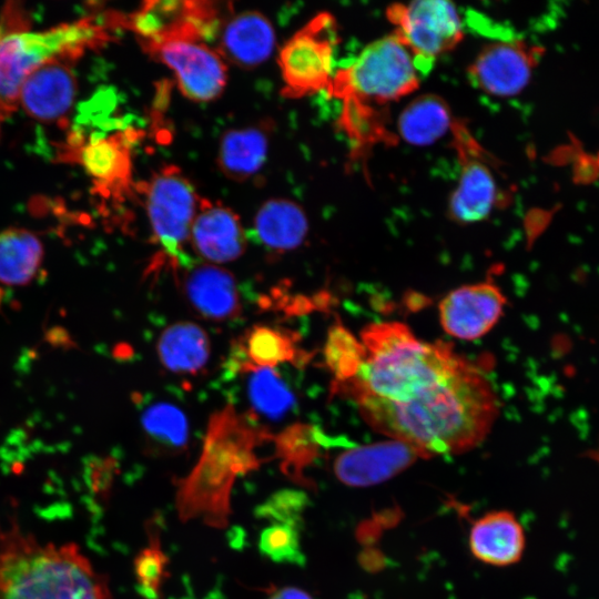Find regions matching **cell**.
I'll use <instances>...</instances> for the list:
<instances>
[{
    "label": "cell",
    "mask_w": 599,
    "mask_h": 599,
    "mask_svg": "<svg viewBox=\"0 0 599 599\" xmlns=\"http://www.w3.org/2000/svg\"><path fill=\"white\" fill-rule=\"evenodd\" d=\"M450 131L460 174L449 200L448 213L455 222L463 224L484 221L495 207L506 203V193L494 172L495 159L463 121L455 120Z\"/></svg>",
    "instance_id": "cell-9"
},
{
    "label": "cell",
    "mask_w": 599,
    "mask_h": 599,
    "mask_svg": "<svg viewBox=\"0 0 599 599\" xmlns=\"http://www.w3.org/2000/svg\"><path fill=\"white\" fill-rule=\"evenodd\" d=\"M6 115L0 111V134H1V125L4 120Z\"/></svg>",
    "instance_id": "cell-37"
},
{
    "label": "cell",
    "mask_w": 599,
    "mask_h": 599,
    "mask_svg": "<svg viewBox=\"0 0 599 599\" xmlns=\"http://www.w3.org/2000/svg\"><path fill=\"white\" fill-rule=\"evenodd\" d=\"M342 102L343 108L337 123L353 143L355 151L364 153V150L377 143L395 142V136L386 128L382 111L353 101Z\"/></svg>",
    "instance_id": "cell-32"
},
{
    "label": "cell",
    "mask_w": 599,
    "mask_h": 599,
    "mask_svg": "<svg viewBox=\"0 0 599 599\" xmlns=\"http://www.w3.org/2000/svg\"><path fill=\"white\" fill-rule=\"evenodd\" d=\"M114 29L106 12L44 31H31L14 9L0 20V111L18 108L20 87L35 68L51 61H77L88 50L106 44Z\"/></svg>",
    "instance_id": "cell-5"
},
{
    "label": "cell",
    "mask_w": 599,
    "mask_h": 599,
    "mask_svg": "<svg viewBox=\"0 0 599 599\" xmlns=\"http://www.w3.org/2000/svg\"><path fill=\"white\" fill-rule=\"evenodd\" d=\"M525 546V530L508 510L490 511L478 518L470 528L473 556L490 566L506 567L518 562Z\"/></svg>",
    "instance_id": "cell-21"
},
{
    "label": "cell",
    "mask_w": 599,
    "mask_h": 599,
    "mask_svg": "<svg viewBox=\"0 0 599 599\" xmlns=\"http://www.w3.org/2000/svg\"><path fill=\"white\" fill-rule=\"evenodd\" d=\"M338 33L335 18L319 12L282 47L277 62L283 79L282 94L298 99L327 91L333 78Z\"/></svg>",
    "instance_id": "cell-8"
},
{
    "label": "cell",
    "mask_w": 599,
    "mask_h": 599,
    "mask_svg": "<svg viewBox=\"0 0 599 599\" xmlns=\"http://www.w3.org/2000/svg\"><path fill=\"white\" fill-rule=\"evenodd\" d=\"M156 352L161 364L171 373L195 376L209 362L211 343L197 324L180 321L169 325L159 336Z\"/></svg>",
    "instance_id": "cell-24"
},
{
    "label": "cell",
    "mask_w": 599,
    "mask_h": 599,
    "mask_svg": "<svg viewBox=\"0 0 599 599\" xmlns=\"http://www.w3.org/2000/svg\"><path fill=\"white\" fill-rule=\"evenodd\" d=\"M376 432L420 450L460 454L480 444L498 413L497 396L480 370L467 359L422 396L402 404L355 399Z\"/></svg>",
    "instance_id": "cell-1"
},
{
    "label": "cell",
    "mask_w": 599,
    "mask_h": 599,
    "mask_svg": "<svg viewBox=\"0 0 599 599\" xmlns=\"http://www.w3.org/2000/svg\"><path fill=\"white\" fill-rule=\"evenodd\" d=\"M418 458L415 447L399 440L353 447L337 456L334 473L349 487H368L393 478Z\"/></svg>",
    "instance_id": "cell-17"
},
{
    "label": "cell",
    "mask_w": 599,
    "mask_h": 599,
    "mask_svg": "<svg viewBox=\"0 0 599 599\" xmlns=\"http://www.w3.org/2000/svg\"><path fill=\"white\" fill-rule=\"evenodd\" d=\"M426 72L397 34L366 45L348 65L334 72L327 94L341 101L383 106L412 94Z\"/></svg>",
    "instance_id": "cell-6"
},
{
    "label": "cell",
    "mask_w": 599,
    "mask_h": 599,
    "mask_svg": "<svg viewBox=\"0 0 599 599\" xmlns=\"http://www.w3.org/2000/svg\"><path fill=\"white\" fill-rule=\"evenodd\" d=\"M153 240L173 268L190 265L184 247L190 240L201 196L177 166L166 165L143 186Z\"/></svg>",
    "instance_id": "cell-7"
},
{
    "label": "cell",
    "mask_w": 599,
    "mask_h": 599,
    "mask_svg": "<svg viewBox=\"0 0 599 599\" xmlns=\"http://www.w3.org/2000/svg\"><path fill=\"white\" fill-rule=\"evenodd\" d=\"M189 243L199 256L212 264L234 261L246 248L238 215L229 206L203 197L191 226Z\"/></svg>",
    "instance_id": "cell-18"
},
{
    "label": "cell",
    "mask_w": 599,
    "mask_h": 599,
    "mask_svg": "<svg viewBox=\"0 0 599 599\" xmlns=\"http://www.w3.org/2000/svg\"><path fill=\"white\" fill-rule=\"evenodd\" d=\"M245 373H248L247 398L257 415L277 420L292 410L295 404L293 392L278 372L257 367Z\"/></svg>",
    "instance_id": "cell-29"
},
{
    "label": "cell",
    "mask_w": 599,
    "mask_h": 599,
    "mask_svg": "<svg viewBox=\"0 0 599 599\" xmlns=\"http://www.w3.org/2000/svg\"><path fill=\"white\" fill-rule=\"evenodd\" d=\"M0 599H112L74 542H42L17 521L0 529Z\"/></svg>",
    "instance_id": "cell-4"
},
{
    "label": "cell",
    "mask_w": 599,
    "mask_h": 599,
    "mask_svg": "<svg viewBox=\"0 0 599 599\" xmlns=\"http://www.w3.org/2000/svg\"><path fill=\"white\" fill-rule=\"evenodd\" d=\"M141 132L126 129L108 136H98L81 145L80 163L105 197L123 199L132 186L131 150Z\"/></svg>",
    "instance_id": "cell-16"
},
{
    "label": "cell",
    "mask_w": 599,
    "mask_h": 599,
    "mask_svg": "<svg viewBox=\"0 0 599 599\" xmlns=\"http://www.w3.org/2000/svg\"><path fill=\"white\" fill-rule=\"evenodd\" d=\"M219 6L212 1H145L130 14L116 12L115 23L132 31L138 41L172 37L204 41L222 23Z\"/></svg>",
    "instance_id": "cell-12"
},
{
    "label": "cell",
    "mask_w": 599,
    "mask_h": 599,
    "mask_svg": "<svg viewBox=\"0 0 599 599\" xmlns=\"http://www.w3.org/2000/svg\"><path fill=\"white\" fill-rule=\"evenodd\" d=\"M77 91L71 62H47L24 78L19 90L18 106L39 122L59 123L70 113Z\"/></svg>",
    "instance_id": "cell-15"
},
{
    "label": "cell",
    "mask_w": 599,
    "mask_h": 599,
    "mask_svg": "<svg viewBox=\"0 0 599 599\" xmlns=\"http://www.w3.org/2000/svg\"><path fill=\"white\" fill-rule=\"evenodd\" d=\"M267 599H315L312 595L297 587L273 588Z\"/></svg>",
    "instance_id": "cell-36"
},
{
    "label": "cell",
    "mask_w": 599,
    "mask_h": 599,
    "mask_svg": "<svg viewBox=\"0 0 599 599\" xmlns=\"http://www.w3.org/2000/svg\"><path fill=\"white\" fill-rule=\"evenodd\" d=\"M506 297L490 282L460 286L439 303L444 331L456 338L473 341L486 335L502 315Z\"/></svg>",
    "instance_id": "cell-14"
},
{
    "label": "cell",
    "mask_w": 599,
    "mask_h": 599,
    "mask_svg": "<svg viewBox=\"0 0 599 599\" xmlns=\"http://www.w3.org/2000/svg\"><path fill=\"white\" fill-rule=\"evenodd\" d=\"M160 520L161 517L155 515L145 522L149 541L133 561L136 590L142 599H162L164 581L169 577V558L161 545Z\"/></svg>",
    "instance_id": "cell-30"
},
{
    "label": "cell",
    "mask_w": 599,
    "mask_h": 599,
    "mask_svg": "<svg viewBox=\"0 0 599 599\" xmlns=\"http://www.w3.org/2000/svg\"><path fill=\"white\" fill-rule=\"evenodd\" d=\"M142 432L152 449L177 454L186 448L189 423L184 412L167 400H152L142 407Z\"/></svg>",
    "instance_id": "cell-28"
},
{
    "label": "cell",
    "mask_w": 599,
    "mask_h": 599,
    "mask_svg": "<svg viewBox=\"0 0 599 599\" xmlns=\"http://www.w3.org/2000/svg\"><path fill=\"white\" fill-rule=\"evenodd\" d=\"M292 333L258 325L248 331L231 358V368L245 373L257 367L274 368L297 359L298 349Z\"/></svg>",
    "instance_id": "cell-25"
},
{
    "label": "cell",
    "mask_w": 599,
    "mask_h": 599,
    "mask_svg": "<svg viewBox=\"0 0 599 599\" xmlns=\"http://www.w3.org/2000/svg\"><path fill=\"white\" fill-rule=\"evenodd\" d=\"M365 356L356 374L335 383L337 393L402 404L449 377L465 361L449 344L418 339L404 324L375 323L361 334Z\"/></svg>",
    "instance_id": "cell-2"
},
{
    "label": "cell",
    "mask_w": 599,
    "mask_h": 599,
    "mask_svg": "<svg viewBox=\"0 0 599 599\" xmlns=\"http://www.w3.org/2000/svg\"><path fill=\"white\" fill-rule=\"evenodd\" d=\"M186 301L203 318L233 319L241 313V298L231 272L214 264L187 265L182 275Z\"/></svg>",
    "instance_id": "cell-20"
},
{
    "label": "cell",
    "mask_w": 599,
    "mask_h": 599,
    "mask_svg": "<svg viewBox=\"0 0 599 599\" xmlns=\"http://www.w3.org/2000/svg\"><path fill=\"white\" fill-rule=\"evenodd\" d=\"M542 49L521 39L487 43L468 67L471 85L499 98L518 94L530 81Z\"/></svg>",
    "instance_id": "cell-13"
},
{
    "label": "cell",
    "mask_w": 599,
    "mask_h": 599,
    "mask_svg": "<svg viewBox=\"0 0 599 599\" xmlns=\"http://www.w3.org/2000/svg\"><path fill=\"white\" fill-rule=\"evenodd\" d=\"M298 527L285 524H271L258 538V549L267 559L278 564L302 566L305 556L302 550Z\"/></svg>",
    "instance_id": "cell-34"
},
{
    "label": "cell",
    "mask_w": 599,
    "mask_h": 599,
    "mask_svg": "<svg viewBox=\"0 0 599 599\" xmlns=\"http://www.w3.org/2000/svg\"><path fill=\"white\" fill-rule=\"evenodd\" d=\"M216 47L222 59L250 70L273 53L276 35L270 19L256 10H246L224 19L217 30Z\"/></svg>",
    "instance_id": "cell-19"
},
{
    "label": "cell",
    "mask_w": 599,
    "mask_h": 599,
    "mask_svg": "<svg viewBox=\"0 0 599 599\" xmlns=\"http://www.w3.org/2000/svg\"><path fill=\"white\" fill-rule=\"evenodd\" d=\"M273 440L282 471L297 484L309 485L304 469L317 456L321 444L317 433L311 426L295 424L283 429Z\"/></svg>",
    "instance_id": "cell-31"
},
{
    "label": "cell",
    "mask_w": 599,
    "mask_h": 599,
    "mask_svg": "<svg viewBox=\"0 0 599 599\" xmlns=\"http://www.w3.org/2000/svg\"><path fill=\"white\" fill-rule=\"evenodd\" d=\"M308 505L305 493L295 489H283L256 508V516L271 524H285L301 528L303 515Z\"/></svg>",
    "instance_id": "cell-35"
},
{
    "label": "cell",
    "mask_w": 599,
    "mask_h": 599,
    "mask_svg": "<svg viewBox=\"0 0 599 599\" xmlns=\"http://www.w3.org/2000/svg\"><path fill=\"white\" fill-rule=\"evenodd\" d=\"M454 121L449 105L443 98L423 94L402 111L397 131L407 143L427 145L450 131Z\"/></svg>",
    "instance_id": "cell-26"
},
{
    "label": "cell",
    "mask_w": 599,
    "mask_h": 599,
    "mask_svg": "<svg viewBox=\"0 0 599 599\" xmlns=\"http://www.w3.org/2000/svg\"><path fill=\"white\" fill-rule=\"evenodd\" d=\"M274 122L258 123L225 131L220 140L216 163L222 174L235 182L253 177L263 167Z\"/></svg>",
    "instance_id": "cell-22"
},
{
    "label": "cell",
    "mask_w": 599,
    "mask_h": 599,
    "mask_svg": "<svg viewBox=\"0 0 599 599\" xmlns=\"http://www.w3.org/2000/svg\"><path fill=\"white\" fill-rule=\"evenodd\" d=\"M365 356L364 346L343 326L329 329L324 347L325 363L335 376V383L351 379Z\"/></svg>",
    "instance_id": "cell-33"
},
{
    "label": "cell",
    "mask_w": 599,
    "mask_h": 599,
    "mask_svg": "<svg viewBox=\"0 0 599 599\" xmlns=\"http://www.w3.org/2000/svg\"><path fill=\"white\" fill-rule=\"evenodd\" d=\"M142 50L169 68L180 92L194 102L217 99L227 82V65L217 51L205 41L172 37L139 40Z\"/></svg>",
    "instance_id": "cell-11"
},
{
    "label": "cell",
    "mask_w": 599,
    "mask_h": 599,
    "mask_svg": "<svg viewBox=\"0 0 599 599\" xmlns=\"http://www.w3.org/2000/svg\"><path fill=\"white\" fill-rule=\"evenodd\" d=\"M41 240L31 231L10 227L0 233V282L18 286L30 283L43 260Z\"/></svg>",
    "instance_id": "cell-27"
},
{
    "label": "cell",
    "mask_w": 599,
    "mask_h": 599,
    "mask_svg": "<svg viewBox=\"0 0 599 599\" xmlns=\"http://www.w3.org/2000/svg\"><path fill=\"white\" fill-rule=\"evenodd\" d=\"M254 232L265 248L275 253L293 251L308 233V220L303 207L286 197L265 201L254 217Z\"/></svg>",
    "instance_id": "cell-23"
},
{
    "label": "cell",
    "mask_w": 599,
    "mask_h": 599,
    "mask_svg": "<svg viewBox=\"0 0 599 599\" xmlns=\"http://www.w3.org/2000/svg\"><path fill=\"white\" fill-rule=\"evenodd\" d=\"M394 33L407 45L426 71L434 60L451 51L464 38L456 7L445 0L394 3L386 10Z\"/></svg>",
    "instance_id": "cell-10"
},
{
    "label": "cell",
    "mask_w": 599,
    "mask_h": 599,
    "mask_svg": "<svg viewBox=\"0 0 599 599\" xmlns=\"http://www.w3.org/2000/svg\"><path fill=\"white\" fill-rule=\"evenodd\" d=\"M272 439L265 429L227 406L210 420L201 456L177 480L176 509L183 521L201 519L223 528L231 514V490L237 477L258 468L257 448Z\"/></svg>",
    "instance_id": "cell-3"
}]
</instances>
